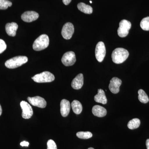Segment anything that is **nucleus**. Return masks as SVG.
<instances>
[{
	"instance_id": "nucleus-15",
	"label": "nucleus",
	"mask_w": 149,
	"mask_h": 149,
	"mask_svg": "<svg viewBox=\"0 0 149 149\" xmlns=\"http://www.w3.org/2000/svg\"><path fill=\"white\" fill-rule=\"evenodd\" d=\"M18 27V25L15 22L7 23L6 25V32L9 36L15 37L16 35Z\"/></svg>"
},
{
	"instance_id": "nucleus-16",
	"label": "nucleus",
	"mask_w": 149,
	"mask_h": 149,
	"mask_svg": "<svg viewBox=\"0 0 149 149\" xmlns=\"http://www.w3.org/2000/svg\"><path fill=\"white\" fill-rule=\"evenodd\" d=\"M93 114L95 116L99 117H103L107 115V110L100 105H95L93 107L92 109Z\"/></svg>"
},
{
	"instance_id": "nucleus-32",
	"label": "nucleus",
	"mask_w": 149,
	"mask_h": 149,
	"mask_svg": "<svg viewBox=\"0 0 149 149\" xmlns=\"http://www.w3.org/2000/svg\"><path fill=\"white\" fill-rule=\"evenodd\" d=\"M90 3H92V1H90Z\"/></svg>"
},
{
	"instance_id": "nucleus-12",
	"label": "nucleus",
	"mask_w": 149,
	"mask_h": 149,
	"mask_svg": "<svg viewBox=\"0 0 149 149\" xmlns=\"http://www.w3.org/2000/svg\"><path fill=\"white\" fill-rule=\"evenodd\" d=\"M39 17V14L33 11L25 12L21 15L22 20L27 22H31L35 21L37 20Z\"/></svg>"
},
{
	"instance_id": "nucleus-1",
	"label": "nucleus",
	"mask_w": 149,
	"mask_h": 149,
	"mask_svg": "<svg viewBox=\"0 0 149 149\" xmlns=\"http://www.w3.org/2000/svg\"><path fill=\"white\" fill-rule=\"evenodd\" d=\"M129 54L128 51L122 48H118L115 49L112 53L111 57L113 61L116 64H120L125 61Z\"/></svg>"
},
{
	"instance_id": "nucleus-3",
	"label": "nucleus",
	"mask_w": 149,
	"mask_h": 149,
	"mask_svg": "<svg viewBox=\"0 0 149 149\" xmlns=\"http://www.w3.org/2000/svg\"><path fill=\"white\" fill-rule=\"evenodd\" d=\"M49 40L48 35L43 34L35 40L33 45L34 50L40 51L46 49L49 46Z\"/></svg>"
},
{
	"instance_id": "nucleus-10",
	"label": "nucleus",
	"mask_w": 149,
	"mask_h": 149,
	"mask_svg": "<svg viewBox=\"0 0 149 149\" xmlns=\"http://www.w3.org/2000/svg\"><path fill=\"white\" fill-rule=\"evenodd\" d=\"M27 100L29 103L34 106L38 107L41 108H44L47 106V102L45 100L40 96H36L32 97H28Z\"/></svg>"
},
{
	"instance_id": "nucleus-27",
	"label": "nucleus",
	"mask_w": 149,
	"mask_h": 149,
	"mask_svg": "<svg viewBox=\"0 0 149 149\" xmlns=\"http://www.w3.org/2000/svg\"><path fill=\"white\" fill-rule=\"evenodd\" d=\"M20 146H26L28 147L29 145V143L28 142H26V141H23V142H21L20 144Z\"/></svg>"
},
{
	"instance_id": "nucleus-14",
	"label": "nucleus",
	"mask_w": 149,
	"mask_h": 149,
	"mask_svg": "<svg viewBox=\"0 0 149 149\" xmlns=\"http://www.w3.org/2000/svg\"><path fill=\"white\" fill-rule=\"evenodd\" d=\"M84 83V77L82 73L78 74L72 80L71 86L74 90H79L83 87Z\"/></svg>"
},
{
	"instance_id": "nucleus-4",
	"label": "nucleus",
	"mask_w": 149,
	"mask_h": 149,
	"mask_svg": "<svg viewBox=\"0 0 149 149\" xmlns=\"http://www.w3.org/2000/svg\"><path fill=\"white\" fill-rule=\"evenodd\" d=\"M32 78L35 82L37 83H50L55 79L53 74L48 71H45L35 75Z\"/></svg>"
},
{
	"instance_id": "nucleus-30",
	"label": "nucleus",
	"mask_w": 149,
	"mask_h": 149,
	"mask_svg": "<svg viewBox=\"0 0 149 149\" xmlns=\"http://www.w3.org/2000/svg\"><path fill=\"white\" fill-rule=\"evenodd\" d=\"M2 109L1 107V104H0V116L2 114Z\"/></svg>"
},
{
	"instance_id": "nucleus-26",
	"label": "nucleus",
	"mask_w": 149,
	"mask_h": 149,
	"mask_svg": "<svg viewBox=\"0 0 149 149\" xmlns=\"http://www.w3.org/2000/svg\"><path fill=\"white\" fill-rule=\"evenodd\" d=\"M7 45L5 42L3 40L0 39V54L2 53L6 49Z\"/></svg>"
},
{
	"instance_id": "nucleus-6",
	"label": "nucleus",
	"mask_w": 149,
	"mask_h": 149,
	"mask_svg": "<svg viewBox=\"0 0 149 149\" xmlns=\"http://www.w3.org/2000/svg\"><path fill=\"white\" fill-rule=\"evenodd\" d=\"M95 57L99 62H102L104 60L106 53L105 46L102 42H99L95 48Z\"/></svg>"
},
{
	"instance_id": "nucleus-24",
	"label": "nucleus",
	"mask_w": 149,
	"mask_h": 149,
	"mask_svg": "<svg viewBox=\"0 0 149 149\" xmlns=\"http://www.w3.org/2000/svg\"><path fill=\"white\" fill-rule=\"evenodd\" d=\"M12 3L7 0H0V10H6L11 6Z\"/></svg>"
},
{
	"instance_id": "nucleus-31",
	"label": "nucleus",
	"mask_w": 149,
	"mask_h": 149,
	"mask_svg": "<svg viewBox=\"0 0 149 149\" xmlns=\"http://www.w3.org/2000/svg\"><path fill=\"white\" fill-rule=\"evenodd\" d=\"M88 149H95L94 148H88Z\"/></svg>"
},
{
	"instance_id": "nucleus-17",
	"label": "nucleus",
	"mask_w": 149,
	"mask_h": 149,
	"mask_svg": "<svg viewBox=\"0 0 149 149\" xmlns=\"http://www.w3.org/2000/svg\"><path fill=\"white\" fill-rule=\"evenodd\" d=\"M94 100L97 102L100 103L105 104L107 103V100L104 92L102 89L98 90V93L94 97Z\"/></svg>"
},
{
	"instance_id": "nucleus-11",
	"label": "nucleus",
	"mask_w": 149,
	"mask_h": 149,
	"mask_svg": "<svg viewBox=\"0 0 149 149\" xmlns=\"http://www.w3.org/2000/svg\"><path fill=\"white\" fill-rule=\"evenodd\" d=\"M122 84V81L119 78L114 77L110 82L109 88L110 91L113 94H117L120 91V87Z\"/></svg>"
},
{
	"instance_id": "nucleus-22",
	"label": "nucleus",
	"mask_w": 149,
	"mask_h": 149,
	"mask_svg": "<svg viewBox=\"0 0 149 149\" xmlns=\"http://www.w3.org/2000/svg\"><path fill=\"white\" fill-rule=\"evenodd\" d=\"M76 136L80 139H88L92 138L93 134L91 132L89 131H86V132L80 131V132H77L76 134Z\"/></svg>"
},
{
	"instance_id": "nucleus-2",
	"label": "nucleus",
	"mask_w": 149,
	"mask_h": 149,
	"mask_svg": "<svg viewBox=\"0 0 149 149\" xmlns=\"http://www.w3.org/2000/svg\"><path fill=\"white\" fill-rule=\"evenodd\" d=\"M28 61V58L25 56H17L7 61L5 65L10 69L17 68L25 64Z\"/></svg>"
},
{
	"instance_id": "nucleus-21",
	"label": "nucleus",
	"mask_w": 149,
	"mask_h": 149,
	"mask_svg": "<svg viewBox=\"0 0 149 149\" xmlns=\"http://www.w3.org/2000/svg\"><path fill=\"white\" fill-rule=\"evenodd\" d=\"M139 101L143 103H147L149 102L148 97L145 91L143 90H139Z\"/></svg>"
},
{
	"instance_id": "nucleus-9",
	"label": "nucleus",
	"mask_w": 149,
	"mask_h": 149,
	"mask_svg": "<svg viewBox=\"0 0 149 149\" xmlns=\"http://www.w3.org/2000/svg\"><path fill=\"white\" fill-rule=\"evenodd\" d=\"M74 32V27L73 24L70 22H67L63 27L61 35L65 40L71 39Z\"/></svg>"
},
{
	"instance_id": "nucleus-28",
	"label": "nucleus",
	"mask_w": 149,
	"mask_h": 149,
	"mask_svg": "<svg viewBox=\"0 0 149 149\" xmlns=\"http://www.w3.org/2000/svg\"><path fill=\"white\" fill-rule=\"evenodd\" d=\"M63 2L65 5H68L71 2L72 0H62Z\"/></svg>"
},
{
	"instance_id": "nucleus-23",
	"label": "nucleus",
	"mask_w": 149,
	"mask_h": 149,
	"mask_svg": "<svg viewBox=\"0 0 149 149\" xmlns=\"http://www.w3.org/2000/svg\"><path fill=\"white\" fill-rule=\"evenodd\" d=\"M140 26L143 30L145 31L149 30V17H145L141 20Z\"/></svg>"
},
{
	"instance_id": "nucleus-19",
	"label": "nucleus",
	"mask_w": 149,
	"mask_h": 149,
	"mask_svg": "<svg viewBox=\"0 0 149 149\" xmlns=\"http://www.w3.org/2000/svg\"><path fill=\"white\" fill-rule=\"evenodd\" d=\"M72 110L76 114H79L81 113L83 110L82 104L78 101L74 100L71 103Z\"/></svg>"
},
{
	"instance_id": "nucleus-20",
	"label": "nucleus",
	"mask_w": 149,
	"mask_h": 149,
	"mask_svg": "<svg viewBox=\"0 0 149 149\" xmlns=\"http://www.w3.org/2000/svg\"><path fill=\"white\" fill-rule=\"evenodd\" d=\"M141 124V121L139 118H133L128 123V127L129 129L133 130L139 128Z\"/></svg>"
},
{
	"instance_id": "nucleus-29",
	"label": "nucleus",
	"mask_w": 149,
	"mask_h": 149,
	"mask_svg": "<svg viewBox=\"0 0 149 149\" xmlns=\"http://www.w3.org/2000/svg\"><path fill=\"white\" fill-rule=\"evenodd\" d=\"M146 145L147 149H149V139L147 140Z\"/></svg>"
},
{
	"instance_id": "nucleus-18",
	"label": "nucleus",
	"mask_w": 149,
	"mask_h": 149,
	"mask_svg": "<svg viewBox=\"0 0 149 149\" xmlns=\"http://www.w3.org/2000/svg\"><path fill=\"white\" fill-rule=\"evenodd\" d=\"M77 8L80 11L87 14H91L93 12V9L92 7L86 5L85 3H78Z\"/></svg>"
},
{
	"instance_id": "nucleus-7",
	"label": "nucleus",
	"mask_w": 149,
	"mask_h": 149,
	"mask_svg": "<svg viewBox=\"0 0 149 149\" xmlns=\"http://www.w3.org/2000/svg\"><path fill=\"white\" fill-rule=\"evenodd\" d=\"M75 54L73 52H68L65 53L61 59L63 64L66 66H71L76 62Z\"/></svg>"
},
{
	"instance_id": "nucleus-13",
	"label": "nucleus",
	"mask_w": 149,
	"mask_h": 149,
	"mask_svg": "<svg viewBox=\"0 0 149 149\" xmlns=\"http://www.w3.org/2000/svg\"><path fill=\"white\" fill-rule=\"evenodd\" d=\"M61 113L63 117H66L69 114L70 109V104L69 101L63 99L60 104Z\"/></svg>"
},
{
	"instance_id": "nucleus-8",
	"label": "nucleus",
	"mask_w": 149,
	"mask_h": 149,
	"mask_svg": "<svg viewBox=\"0 0 149 149\" xmlns=\"http://www.w3.org/2000/svg\"><path fill=\"white\" fill-rule=\"evenodd\" d=\"M20 107L22 109V116L24 119H29L33 114V111L32 107L27 102L22 101L20 103Z\"/></svg>"
},
{
	"instance_id": "nucleus-5",
	"label": "nucleus",
	"mask_w": 149,
	"mask_h": 149,
	"mask_svg": "<svg viewBox=\"0 0 149 149\" xmlns=\"http://www.w3.org/2000/svg\"><path fill=\"white\" fill-rule=\"evenodd\" d=\"M119 25V27L117 30L118 36L120 37H126L131 28V22L126 19H123L120 22Z\"/></svg>"
},
{
	"instance_id": "nucleus-25",
	"label": "nucleus",
	"mask_w": 149,
	"mask_h": 149,
	"mask_svg": "<svg viewBox=\"0 0 149 149\" xmlns=\"http://www.w3.org/2000/svg\"><path fill=\"white\" fill-rule=\"evenodd\" d=\"M47 149H57L56 145L53 140H49L47 143Z\"/></svg>"
}]
</instances>
